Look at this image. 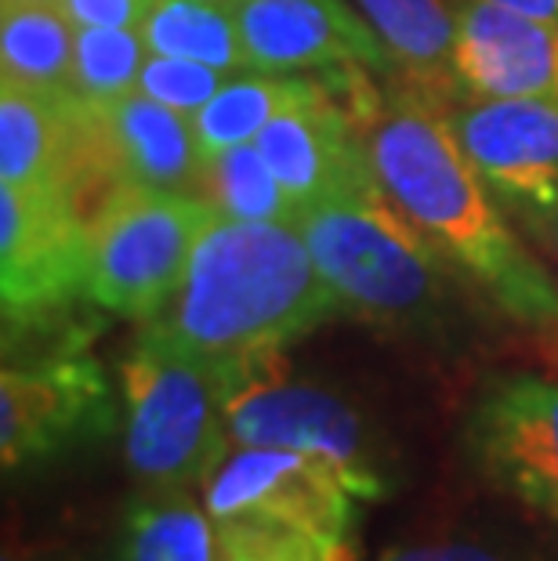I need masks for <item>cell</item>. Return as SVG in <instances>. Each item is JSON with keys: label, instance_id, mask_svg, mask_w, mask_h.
Masks as SVG:
<instances>
[{"label": "cell", "instance_id": "obj_1", "mask_svg": "<svg viewBox=\"0 0 558 561\" xmlns=\"http://www.w3.org/2000/svg\"><path fill=\"white\" fill-rule=\"evenodd\" d=\"M377 182L465 276L526 327H558V283L508 229L490 188L460 152L446 116L421 94H399L366 127Z\"/></svg>", "mask_w": 558, "mask_h": 561}, {"label": "cell", "instance_id": "obj_2", "mask_svg": "<svg viewBox=\"0 0 558 561\" xmlns=\"http://www.w3.org/2000/svg\"><path fill=\"white\" fill-rule=\"evenodd\" d=\"M330 316L341 301L298 225L218 218L168 312L141 330L229 369L283 352Z\"/></svg>", "mask_w": 558, "mask_h": 561}, {"label": "cell", "instance_id": "obj_3", "mask_svg": "<svg viewBox=\"0 0 558 561\" xmlns=\"http://www.w3.org/2000/svg\"><path fill=\"white\" fill-rule=\"evenodd\" d=\"M298 232L341 312L385 330H421L446 301L443 254L382 182L301 207Z\"/></svg>", "mask_w": 558, "mask_h": 561}, {"label": "cell", "instance_id": "obj_4", "mask_svg": "<svg viewBox=\"0 0 558 561\" xmlns=\"http://www.w3.org/2000/svg\"><path fill=\"white\" fill-rule=\"evenodd\" d=\"M88 286L91 210L69 188L0 185L4 355L44 341V352L88 348L94 327H84L77 316V308L91 301Z\"/></svg>", "mask_w": 558, "mask_h": 561}, {"label": "cell", "instance_id": "obj_5", "mask_svg": "<svg viewBox=\"0 0 558 561\" xmlns=\"http://www.w3.org/2000/svg\"><path fill=\"white\" fill-rule=\"evenodd\" d=\"M124 388V457L149 493H189L229 457L232 435L225 399V366L182 352L141 330L121 359Z\"/></svg>", "mask_w": 558, "mask_h": 561}, {"label": "cell", "instance_id": "obj_6", "mask_svg": "<svg viewBox=\"0 0 558 561\" xmlns=\"http://www.w3.org/2000/svg\"><path fill=\"white\" fill-rule=\"evenodd\" d=\"M221 214L200 193L113 185L91 214V301L152 322L182 290L200 240Z\"/></svg>", "mask_w": 558, "mask_h": 561}, {"label": "cell", "instance_id": "obj_7", "mask_svg": "<svg viewBox=\"0 0 558 561\" xmlns=\"http://www.w3.org/2000/svg\"><path fill=\"white\" fill-rule=\"evenodd\" d=\"M232 446H272L323 457L360 500H385L388 479L366 421L349 399L312 380H298L283 352L225 369Z\"/></svg>", "mask_w": 558, "mask_h": 561}, {"label": "cell", "instance_id": "obj_8", "mask_svg": "<svg viewBox=\"0 0 558 561\" xmlns=\"http://www.w3.org/2000/svg\"><path fill=\"white\" fill-rule=\"evenodd\" d=\"M116 427L102 363L88 348H58L0 369V463L19 471Z\"/></svg>", "mask_w": 558, "mask_h": 561}, {"label": "cell", "instance_id": "obj_9", "mask_svg": "<svg viewBox=\"0 0 558 561\" xmlns=\"http://www.w3.org/2000/svg\"><path fill=\"white\" fill-rule=\"evenodd\" d=\"M465 446L501 493L558 525V380L537 374L490 380L468 410Z\"/></svg>", "mask_w": 558, "mask_h": 561}, {"label": "cell", "instance_id": "obj_10", "mask_svg": "<svg viewBox=\"0 0 558 561\" xmlns=\"http://www.w3.org/2000/svg\"><path fill=\"white\" fill-rule=\"evenodd\" d=\"M355 504L334 463L298 449L232 446L204 482L210 518H261L355 536Z\"/></svg>", "mask_w": 558, "mask_h": 561}, {"label": "cell", "instance_id": "obj_11", "mask_svg": "<svg viewBox=\"0 0 558 561\" xmlns=\"http://www.w3.org/2000/svg\"><path fill=\"white\" fill-rule=\"evenodd\" d=\"M446 124L490 193L529 218H555L558 94L471 99L449 113Z\"/></svg>", "mask_w": 558, "mask_h": 561}, {"label": "cell", "instance_id": "obj_12", "mask_svg": "<svg viewBox=\"0 0 558 561\" xmlns=\"http://www.w3.org/2000/svg\"><path fill=\"white\" fill-rule=\"evenodd\" d=\"M0 185L69 188L94 214L102 185L91 157L88 102L73 88L0 83Z\"/></svg>", "mask_w": 558, "mask_h": 561}, {"label": "cell", "instance_id": "obj_13", "mask_svg": "<svg viewBox=\"0 0 558 561\" xmlns=\"http://www.w3.org/2000/svg\"><path fill=\"white\" fill-rule=\"evenodd\" d=\"M240 41L261 73H305L363 62L391 69V55L371 22L344 0H229Z\"/></svg>", "mask_w": 558, "mask_h": 561}, {"label": "cell", "instance_id": "obj_14", "mask_svg": "<svg viewBox=\"0 0 558 561\" xmlns=\"http://www.w3.org/2000/svg\"><path fill=\"white\" fill-rule=\"evenodd\" d=\"M88 127L102 196L113 185L200 193L204 152H200L193 116L130 91L113 102H88Z\"/></svg>", "mask_w": 558, "mask_h": 561}, {"label": "cell", "instance_id": "obj_15", "mask_svg": "<svg viewBox=\"0 0 558 561\" xmlns=\"http://www.w3.org/2000/svg\"><path fill=\"white\" fill-rule=\"evenodd\" d=\"M258 149L298 207L377 182L363 127L330 99L323 80L312 99L283 110L261 130Z\"/></svg>", "mask_w": 558, "mask_h": 561}, {"label": "cell", "instance_id": "obj_16", "mask_svg": "<svg viewBox=\"0 0 558 561\" xmlns=\"http://www.w3.org/2000/svg\"><path fill=\"white\" fill-rule=\"evenodd\" d=\"M454 77L468 99L558 94V30L493 0H454Z\"/></svg>", "mask_w": 558, "mask_h": 561}, {"label": "cell", "instance_id": "obj_17", "mask_svg": "<svg viewBox=\"0 0 558 561\" xmlns=\"http://www.w3.org/2000/svg\"><path fill=\"white\" fill-rule=\"evenodd\" d=\"M363 19L385 41L391 66L410 80V91L443 105L460 91L454 77L457 15L446 0H355Z\"/></svg>", "mask_w": 558, "mask_h": 561}, {"label": "cell", "instance_id": "obj_18", "mask_svg": "<svg viewBox=\"0 0 558 561\" xmlns=\"http://www.w3.org/2000/svg\"><path fill=\"white\" fill-rule=\"evenodd\" d=\"M319 91V77L301 73H261V69H247V73H232L221 83V91L210 99L204 110L193 116L200 152L215 157L221 149L243 146V141H258L283 110L308 102Z\"/></svg>", "mask_w": 558, "mask_h": 561}, {"label": "cell", "instance_id": "obj_19", "mask_svg": "<svg viewBox=\"0 0 558 561\" xmlns=\"http://www.w3.org/2000/svg\"><path fill=\"white\" fill-rule=\"evenodd\" d=\"M77 26L58 4H4L0 15V80L22 88H73Z\"/></svg>", "mask_w": 558, "mask_h": 561}, {"label": "cell", "instance_id": "obj_20", "mask_svg": "<svg viewBox=\"0 0 558 561\" xmlns=\"http://www.w3.org/2000/svg\"><path fill=\"white\" fill-rule=\"evenodd\" d=\"M141 41L149 55L193 58V62L218 66L225 73H247L251 55L240 41L229 4L210 0H157L149 19L141 22Z\"/></svg>", "mask_w": 558, "mask_h": 561}, {"label": "cell", "instance_id": "obj_21", "mask_svg": "<svg viewBox=\"0 0 558 561\" xmlns=\"http://www.w3.org/2000/svg\"><path fill=\"white\" fill-rule=\"evenodd\" d=\"M121 561H218L215 522L189 493H149L124 518Z\"/></svg>", "mask_w": 558, "mask_h": 561}, {"label": "cell", "instance_id": "obj_22", "mask_svg": "<svg viewBox=\"0 0 558 561\" xmlns=\"http://www.w3.org/2000/svg\"><path fill=\"white\" fill-rule=\"evenodd\" d=\"M200 196L215 203L221 218L232 221H283L298 225L301 207L291 199L269 160L261 157L258 141L221 149L204 160L200 171Z\"/></svg>", "mask_w": 558, "mask_h": 561}, {"label": "cell", "instance_id": "obj_23", "mask_svg": "<svg viewBox=\"0 0 558 561\" xmlns=\"http://www.w3.org/2000/svg\"><path fill=\"white\" fill-rule=\"evenodd\" d=\"M215 540L218 561H360L355 536L301 529L287 522L218 518Z\"/></svg>", "mask_w": 558, "mask_h": 561}, {"label": "cell", "instance_id": "obj_24", "mask_svg": "<svg viewBox=\"0 0 558 561\" xmlns=\"http://www.w3.org/2000/svg\"><path fill=\"white\" fill-rule=\"evenodd\" d=\"M149 47L141 30L116 26H77L73 51V91L88 102H113L138 91L141 66Z\"/></svg>", "mask_w": 558, "mask_h": 561}, {"label": "cell", "instance_id": "obj_25", "mask_svg": "<svg viewBox=\"0 0 558 561\" xmlns=\"http://www.w3.org/2000/svg\"><path fill=\"white\" fill-rule=\"evenodd\" d=\"M225 80H229V73L218 66L193 62V58L149 55L146 66H141L138 91L163 105H171L178 113L196 116L221 91Z\"/></svg>", "mask_w": 558, "mask_h": 561}, {"label": "cell", "instance_id": "obj_26", "mask_svg": "<svg viewBox=\"0 0 558 561\" xmlns=\"http://www.w3.org/2000/svg\"><path fill=\"white\" fill-rule=\"evenodd\" d=\"M377 561H526V558L497 551V547L475 540H418V543L388 547Z\"/></svg>", "mask_w": 558, "mask_h": 561}, {"label": "cell", "instance_id": "obj_27", "mask_svg": "<svg viewBox=\"0 0 558 561\" xmlns=\"http://www.w3.org/2000/svg\"><path fill=\"white\" fill-rule=\"evenodd\" d=\"M157 0H62V8L73 26H116L138 30L149 19Z\"/></svg>", "mask_w": 558, "mask_h": 561}, {"label": "cell", "instance_id": "obj_28", "mask_svg": "<svg viewBox=\"0 0 558 561\" xmlns=\"http://www.w3.org/2000/svg\"><path fill=\"white\" fill-rule=\"evenodd\" d=\"M508 11H519L526 19H537L544 26H555L558 30V0H493Z\"/></svg>", "mask_w": 558, "mask_h": 561}, {"label": "cell", "instance_id": "obj_29", "mask_svg": "<svg viewBox=\"0 0 558 561\" xmlns=\"http://www.w3.org/2000/svg\"><path fill=\"white\" fill-rule=\"evenodd\" d=\"M4 4H62V0H4Z\"/></svg>", "mask_w": 558, "mask_h": 561}, {"label": "cell", "instance_id": "obj_30", "mask_svg": "<svg viewBox=\"0 0 558 561\" xmlns=\"http://www.w3.org/2000/svg\"><path fill=\"white\" fill-rule=\"evenodd\" d=\"M555 243H558V214H555Z\"/></svg>", "mask_w": 558, "mask_h": 561}, {"label": "cell", "instance_id": "obj_31", "mask_svg": "<svg viewBox=\"0 0 558 561\" xmlns=\"http://www.w3.org/2000/svg\"><path fill=\"white\" fill-rule=\"evenodd\" d=\"M4 561H19V558L15 554H4Z\"/></svg>", "mask_w": 558, "mask_h": 561}]
</instances>
